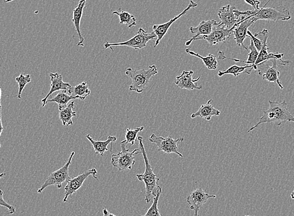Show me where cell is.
Here are the masks:
<instances>
[{"label": "cell", "instance_id": "cell-1", "mask_svg": "<svg viewBox=\"0 0 294 216\" xmlns=\"http://www.w3.org/2000/svg\"><path fill=\"white\" fill-rule=\"evenodd\" d=\"M269 108L266 111H263V116L259 118L258 123L256 125L249 129L247 133L251 132L261 124L264 123H277V126L287 122L294 123V116L289 111L288 104L286 100L282 103L268 101Z\"/></svg>", "mask_w": 294, "mask_h": 216}, {"label": "cell", "instance_id": "cell-2", "mask_svg": "<svg viewBox=\"0 0 294 216\" xmlns=\"http://www.w3.org/2000/svg\"><path fill=\"white\" fill-rule=\"evenodd\" d=\"M138 141L139 142V149H141V153L143 155L146 169L144 174H138L136 176L139 181H143L146 185V201L147 203H150L154 197L157 196L158 188V183L160 179L158 178L151 167L150 162L147 156L146 149L144 144V137H138Z\"/></svg>", "mask_w": 294, "mask_h": 216}, {"label": "cell", "instance_id": "cell-3", "mask_svg": "<svg viewBox=\"0 0 294 216\" xmlns=\"http://www.w3.org/2000/svg\"><path fill=\"white\" fill-rule=\"evenodd\" d=\"M157 73V67L155 64L149 66L147 70L127 68L125 71V75L130 77L132 81V84L129 86V91L137 93H142L148 86L150 78Z\"/></svg>", "mask_w": 294, "mask_h": 216}, {"label": "cell", "instance_id": "cell-4", "mask_svg": "<svg viewBox=\"0 0 294 216\" xmlns=\"http://www.w3.org/2000/svg\"><path fill=\"white\" fill-rule=\"evenodd\" d=\"M255 10L241 11L235 6L228 5L222 7L218 12L220 19L219 26L229 29L233 28L235 25L248 17L253 15Z\"/></svg>", "mask_w": 294, "mask_h": 216}, {"label": "cell", "instance_id": "cell-5", "mask_svg": "<svg viewBox=\"0 0 294 216\" xmlns=\"http://www.w3.org/2000/svg\"><path fill=\"white\" fill-rule=\"evenodd\" d=\"M127 141L125 140L120 142L121 151L117 154H112L111 163L112 165L118 169L119 171H127L132 169L135 163V155L141 153L138 149L130 151L127 149Z\"/></svg>", "mask_w": 294, "mask_h": 216}, {"label": "cell", "instance_id": "cell-6", "mask_svg": "<svg viewBox=\"0 0 294 216\" xmlns=\"http://www.w3.org/2000/svg\"><path fill=\"white\" fill-rule=\"evenodd\" d=\"M256 12L250 18H253L256 23L258 20H267L268 22H279V21H288L291 20L290 11L283 6L272 7V8H263Z\"/></svg>", "mask_w": 294, "mask_h": 216}, {"label": "cell", "instance_id": "cell-7", "mask_svg": "<svg viewBox=\"0 0 294 216\" xmlns=\"http://www.w3.org/2000/svg\"><path fill=\"white\" fill-rule=\"evenodd\" d=\"M75 154L74 151H73L65 164L61 167V168L57 170L56 171L52 172V173L50 174L49 176L46 179L44 183L38 189V193L42 192L45 188L50 186H54L57 188H58V189H61L62 184L67 182L69 179L72 178L69 175V167H70L71 163H72V161Z\"/></svg>", "mask_w": 294, "mask_h": 216}, {"label": "cell", "instance_id": "cell-8", "mask_svg": "<svg viewBox=\"0 0 294 216\" xmlns=\"http://www.w3.org/2000/svg\"><path fill=\"white\" fill-rule=\"evenodd\" d=\"M156 38H157V36L153 33V32L149 33L142 28V27H140L136 35L134 37L130 39L129 40L126 41L125 42L117 43L106 42L104 44V48L105 49L111 48L112 50V47H113L120 46V47H127L134 48L135 50H141L146 47L147 43L148 41L151 40H156Z\"/></svg>", "mask_w": 294, "mask_h": 216}, {"label": "cell", "instance_id": "cell-9", "mask_svg": "<svg viewBox=\"0 0 294 216\" xmlns=\"http://www.w3.org/2000/svg\"><path fill=\"white\" fill-rule=\"evenodd\" d=\"M272 66H270L267 63H261L257 66V70L259 75L263 77V79L267 80L268 82H274L280 87L281 89H284L283 85L280 81L279 76L280 72L278 68L279 66H285L291 63L289 61H284L282 59L277 60V59H272Z\"/></svg>", "mask_w": 294, "mask_h": 216}, {"label": "cell", "instance_id": "cell-10", "mask_svg": "<svg viewBox=\"0 0 294 216\" xmlns=\"http://www.w3.org/2000/svg\"><path fill=\"white\" fill-rule=\"evenodd\" d=\"M183 140H184L183 137L174 139L171 135L164 137L157 136L155 134L151 135L149 138V141L156 144L158 147V151H163L167 154L175 153L180 158H183V155L178 151V144L179 142H183Z\"/></svg>", "mask_w": 294, "mask_h": 216}, {"label": "cell", "instance_id": "cell-11", "mask_svg": "<svg viewBox=\"0 0 294 216\" xmlns=\"http://www.w3.org/2000/svg\"><path fill=\"white\" fill-rule=\"evenodd\" d=\"M96 174H97L96 169L92 168L88 170V171L84 172L82 174H80L79 176L69 179L67 181V185H66L65 188V194L63 200V203H66L68 201V197H72L73 194H75L78 190L82 188L85 181H86L87 178H88L89 176H92L94 178L98 180Z\"/></svg>", "mask_w": 294, "mask_h": 216}, {"label": "cell", "instance_id": "cell-12", "mask_svg": "<svg viewBox=\"0 0 294 216\" xmlns=\"http://www.w3.org/2000/svg\"><path fill=\"white\" fill-rule=\"evenodd\" d=\"M210 198H216L215 195L208 194L202 188L195 189L188 195L187 203L190 206V210L194 211V216H199L200 210Z\"/></svg>", "mask_w": 294, "mask_h": 216}, {"label": "cell", "instance_id": "cell-13", "mask_svg": "<svg viewBox=\"0 0 294 216\" xmlns=\"http://www.w3.org/2000/svg\"><path fill=\"white\" fill-rule=\"evenodd\" d=\"M198 6L197 3H195V1H193V0H190V3L188 4L187 8L185 9L184 10L182 11V12L178 14V15H176V17H175L173 18H172L169 22L165 23V24H163L161 25H155L153 26V33L155 34L156 36H157V38H156L155 46L154 47L156 48L157 47V45L159 44L160 41L164 38L165 34H167L168 31L170 27L172 26V24L176 22V20H178L179 18H180L181 17H183V15H185L186 13L188 12V11L192 8H195V7Z\"/></svg>", "mask_w": 294, "mask_h": 216}, {"label": "cell", "instance_id": "cell-14", "mask_svg": "<svg viewBox=\"0 0 294 216\" xmlns=\"http://www.w3.org/2000/svg\"><path fill=\"white\" fill-rule=\"evenodd\" d=\"M233 29H229L221 26L219 24L213 27L212 33L208 35L199 36L195 39L197 40H205L209 43L210 47L219 44L220 43H225L227 40L230 39L233 35Z\"/></svg>", "mask_w": 294, "mask_h": 216}, {"label": "cell", "instance_id": "cell-15", "mask_svg": "<svg viewBox=\"0 0 294 216\" xmlns=\"http://www.w3.org/2000/svg\"><path fill=\"white\" fill-rule=\"evenodd\" d=\"M253 18L248 17L245 19L241 21L238 24L235 25L233 29V35L234 36V40H235L238 47H243L248 50L247 47L244 45L245 38L249 37L247 34L248 28L254 24Z\"/></svg>", "mask_w": 294, "mask_h": 216}, {"label": "cell", "instance_id": "cell-16", "mask_svg": "<svg viewBox=\"0 0 294 216\" xmlns=\"http://www.w3.org/2000/svg\"><path fill=\"white\" fill-rule=\"evenodd\" d=\"M194 74V71H183L182 73L180 75L176 77V81L175 84L182 89H188V90H192V89H201L203 88V86H198L196 84L197 82H198L201 79V77H199L197 79H193L192 76Z\"/></svg>", "mask_w": 294, "mask_h": 216}, {"label": "cell", "instance_id": "cell-17", "mask_svg": "<svg viewBox=\"0 0 294 216\" xmlns=\"http://www.w3.org/2000/svg\"><path fill=\"white\" fill-rule=\"evenodd\" d=\"M219 23L215 20L202 21L198 26L196 27H190V31L195 36L190 38L185 43L186 46H189L192 43V41L195 40V39L199 36L208 35L213 30V27L217 25Z\"/></svg>", "mask_w": 294, "mask_h": 216}, {"label": "cell", "instance_id": "cell-18", "mask_svg": "<svg viewBox=\"0 0 294 216\" xmlns=\"http://www.w3.org/2000/svg\"><path fill=\"white\" fill-rule=\"evenodd\" d=\"M50 80H51V88L48 95L45 96L44 98L41 100L42 103V108H44L46 105V102L48 100V98L52 95L55 91H66L67 92L69 89L72 87L68 82H65L63 81V77L61 75H59V73H50Z\"/></svg>", "mask_w": 294, "mask_h": 216}, {"label": "cell", "instance_id": "cell-19", "mask_svg": "<svg viewBox=\"0 0 294 216\" xmlns=\"http://www.w3.org/2000/svg\"><path fill=\"white\" fill-rule=\"evenodd\" d=\"M86 1L87 0H80L77 6L73 11L72 22L76 31L77 32L78 35H79L80 41L77 43V45L80 46V47H84L85 39L83 37L81 30H80V22H81Z\"/></svg>", "mask_w": 294, "mask_h": 216}, {"label": "cell", "instance_id": "cell-20", "mask_svg": "<svg viewBox=\"0 0 294 216\" xmlns=\"http://www.w3.org/2000/svg\"><path fill=\"white\" fill-rule=\"evenodd\" d=\"M212 102V99H210L206 104L202 105L198 111L191 115V118L194 119L200 117L208 121L213 116H219L220 111L213 107Z\"/></svg>", "mask_w": 294, "mask_h": 216}, {"label": "cell", "instance_id": "cell-21", "mask_svg": "<svg viewBox=\"0 0 294 216\" xmlns=\"http://www.w3.org/2000/svg\"><path fill=\"white\" fill-rule=\"evenodd\" d=\"M86 137L91 142V144H92L94 151H95L96 155H99L101 156L104 155L105 153L109 150V149H108L109 144H110V146H111V152H112V143L116 142L117 139L116 136H112V135H110L108 137L107 140L104 141H95L89 135H87Z\"/></svg>", "mask_w": 294, "mask_h": 216}, {"label": "cell", "instance_id": "cell-22", "mask_svg": "<svg viewBox=\"0 0 294 216\" xmlns=\"http://www.w3.org/2000/svg\"><path fill=\"white\" fill-rule=\"evenodd\" d=\"M284 56V54H279V53H271L267 47V41L264 43L263 48L259 52V56L257 57L255 66H257L261 63H267V61L272 60V59H282Z\"/></svg>", "mask_w": 294, "mask_h": 216}, {"label": "cell", "instance_id": "cell-23", "mask_svg": "<svg viewBox=\"0 0 294 216\" xmlns=\"http://www.w3.org/2000/svg\"><path fill=\"white\" fill-rule=\"evenodd\" d=\"M67 93L70 96L83 101L86 100L90 95L91 91L89 89L87 82H83L82 83L77 85V86L71 87Z\"/></svg>", "mask_w": 294, "mask_h": 216}, {"label": "cell", "instance_id": "cell-24", "mask_svg": "<svg viewBox=\"0 0 294 216\" xmlns=\"http://www.w3.org/2000/svg\"><path fill=\"white\" fill-rule=\"evenodd\" d=\"M247 48L248 50H250V52L249 54H248V58L247 61H242L240 60V59L230 58V57H227L225 56L224 53L222 52H220L219 53V59L227 58L231 59V60H233L235 62H241V63H244L245 64H247L248 65H255L257 57L259 56V52L257 51V50L254 44L253 41L252 40L251 41H250L249 47Z\"/></svg>", "mask_w": 294, "mask_h": 216}, {"label": "cell", "instance_id": "cell-25", "mask_svg": "<svg viewBox=\"0 0 294 216\" xmlns=\"http://www.w3.org/2000/svg\"><path fill=\"white\" fill-rule=\"evenodd\" d=\"M75 108V102H72L65 108L60 110L59 112V118L64 126H69L73 125V117L77 116L76 112L73 111Z\"/></svg>", "mask_w": 294, "mask_h": 216}, {"label": "cell", "instance_id": "cell-26", "mask_svg": "<svg viewBox=\"0 0 294 216\" xmlns=\"http://www.w3.org/2000/svg\"><path fill=\"white\" fill-rule=\"evenodd\" d=\"M253 70H257V66L255 65H246L243 66L233 65L224 71H219V72H218V76L221 77L225 75H233L234 77H236L243 72L250 75V73H251Z\"/></svg>", "mask_w": 294, "mask_h": 216}, {"label": "cell", "instance_id": "cell-27", "mask_svg": "<svg viewBox=\"0 0 294 216\" xmlns=\"http://www.w3.org/2000/svg\"><path fill=\"white\" fill-rule=\"evenodd\" d=\"M76 97L68 95L66 91H59L55 97L48 100L46 102V105L48 103H55L59 105V111L67 107L68 103L72 100H76Z\"/></svg>", "mask_w": 294, "mask_h": 216}, {"label": "cell", "instance_id": "cell-28", "mask_svg": "<svg viewBox=\"0 0 294 216\" xmlns=\"http://www.w3.org/2000/svg\"><path fill=\"white\" fill-rule=\"evenodd\" d=\"M247 34L253 41L255 47L259 52L263 48L264 43L267 41L268 38V31L266 29H263L260 33L255 34L252 33L251 32L248 30Z\"/></svg>", "mask_w": 294, "mask_h": 216}, {"label": "cell", "instance_id": "cell-29", "mask_svg": "<svg viewBox=\"0 0 294 216\" xmlns=\"http://www.w3.org/2000/svg\"><path fill=\"white\" fill-rule=\"evenodd\" d=\"M185 52L188 54L192 55V56L198 57L200 59H201L203 61L206 67L207 68L208 70H215L217 68L218 61L217 57L212 54H210L207 55V56L204 57L202 56L201 55H200L199 54H196V53L190 51V50L188 49H186Z\"/></svg>", "mask_w": 294, "mask_h": 216}, {"label": "cell", "instance_id": "cell-30", "mask_svg": "<svg viewBox=\"0 0 294 216\" xmlns=\"http://www.w3.org/2000/svg\"><path fill=\"white\" fill-rule=\"evenodd\" d=\"M119 11H115L112 14L118 16L120 24H125L128 28L136 26L137 19L134 15H131L127 11H121V8H119Z\"/></svg>", "mask_w": 294, "mask_h": 216}, {"label": "cell", "instance_id": "cell-31", "mask_svg": "<svg viewBox=\"0 0 294 216\" xmlns=\"http://www.w3.org/2000/svg\"><path fill=\"white\" fill-rule=\"evenodd\" d=\"M162 192V189L160 186L158 188L157 196L154 197L153 203L151 204L150 208L148 209V210L147 211L144 215L142 216H161L158 208V200H159Z\"/></svg>", "mask_w": 294, "mask_h": 216}, {"label": "cell", "instance_id": "cell-32", "mask_svg": "<svg viewBox=\"0 0 294 216\" xmlns=\"http://www.w3.org/2000/svg\"><path fill=\"white\" fill-rule=\"evenodd\" d=\"M31 81L30 75L29 74H21L19 77L16 78V81L18 84V92L17 97L18 99L22 98V91H24L25 86Z\"/></svg>", "mask_w": 294, "mask_h": 216}, {"label": "cell", "instance_id": "cell-33", "mask_svg": "<svg viewBox=\"0 0 294 216\" xmlns=\"http://www.w3.org/2000/svg\"><path fill=\"white\" fill-rule=\"evenodd\" d=\"M144 130V126L134 129V130L127 128L125 132V141H127V143H130L131 146L134 145L135 141L137 139V135Z\"/></svg>", "mask_w": 294, "mask_h": 216}, {"label": "cell", "instance_id": "cell-34", "mask_svg": "<svg viewBox=\"0 0 294 216\" xmlns=\"http://www.w3.org/2000/svg\"><path fill=\"white\" fill-rule=\"evenodd\" d=\"M0 206L5 207L6 208L8 209L7 213L8 215H13L15 213L16 210L15 207L10 205L8 203H7L3 199V190H0Z\"/></svg>", "mask_w": 294, "mask_h": 216}, {"label": "cell", "instance_id": "cell-35", "mask_svg": "<svg viewBox=\"0 0 294 216\" xmlns=\"http://www.w3.org/2000/svg\"><path fill=\"white\" fill-rule=\"evenodd\" d=\"M245 1L248 4H250L252 7V10H259V5H260L261 1L259 0H245Z\"/></svg>", "mask_w": 294, "mask_h": 216}, {"label": "cell", "instance_id": "cell-36", "mask_svg": "<svg viewBox=\"0 0 294 216\" xmlns=\"http://www.w3.org/2000/svg\"><path fill=\"white\" fill-rule=\"evenodd\" d=\"M3 124H2V120H1V110H0V137H1V133L3 132ZM1 143H0V148H1Z\"/></svg>", "mask_w": 294, "mask_h": 216}, {"label": "cell", "instance_id": "cell-37", "mask_svg": "<svg viewBox=\"0 0 294 216\" xmlns=\"http://www.w3.org/2000/svg\"><path fill=\"white\" fill-rule=\"evenodd\" d=\"M103 216H117L116 215H114V214L109 212V211L107 210V209L106 208L103 209Z\"/></svg>", "mask_w": 294, "mask_h": 216}, {"label": "cell", "instance_id": "cell-38", "mask_svg": "<svg viewBox=\"0 0 294 216\" xmlns=\"http://www.w3.org/2000/svg\"><path fill=\"white\" fill-rule=\"evenodd\" d=\"M1 88H0V110H1Z\"/></svg>", "mask_w": 294, "mask_h": 216}, {"label": "cell", "instance_id": "cell-39", "mask_svg": "<svg viewBox=\"0 0 294 216\" xmlns=\"http://www.w3.org/2000/svg\"><path fill=\"white\" fill-rule=\"evenodd\" d=\"M6 176V173L3 172V173H0V179L3 178V177Z\"/></svg>", "mask_w": 294, "mask_h": 216}, {"label": "cell", "instance_id": "cell-40", "mask_svg": "<svg viewBox=\"0 0 294 216\" xmlns=\"http://www.w3.org/2000/svg\"><path fill=\"white\" fill-rule=\"evenodd\" d=\"M15 1V0H4V3H10V2Z\"/></svg>", "mask_w": 294, "mask_h": 216}, {"label": "cell", "instance_id": "cell-41", "mask_svg": "<svg viewBox=\"0 0 294 216\" xmlns=\"http://www.w3.org/2000/svg\"><path fill=\"white\" fill-rule=\"evenodd\" d=\"M291 196L292 199H294V191L293 192H292Z\"/></svg>", "mask_w": 294, "mask_h": 216}, {"label": "cell", "instance_id": "cell-42", "mask_svg": "<svg viewBox=\"0 0 294 216\" xmlns=\"http://www.w3.org/2000/svg\"><path fill=\"white\" fill-rule=\"evenodd\" d=\"M245 216H255L245 215Z\"/></svg>", "mask_w": 294, "mask_h": 216}, {"label": "cell", "instance_id": "cell-43", "mask_svg": "<svg viewBox=\"0 0 294 216\" xmlns=\"http://www.w3.org/2000/svg\"><path fill=\"white\" fill-rule=\"evenodd\" d=\"M293 1L294 2V0H293Z\"/></svg>", "mask_w": 294, "mask_h": 216}]
</instances>
